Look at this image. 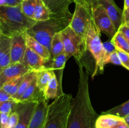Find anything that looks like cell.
I'll return each instance as SVG.
<instances>
[{
  "label": "cell",
  "mask_w": 129,
  "mask_h": 128,
  "mask_svg": "<svg viewBox=\"0 0 129 128\" xmlns=\"http://www.w3.org/2000/svg\"><path fill=\"white\" fill-rule=\"evenodd\" d=\"M54 74V71L45 70V69H41V70L36 71L37 85L40 91L42 92L43 93L47 84L52 77Z\"/></svg>",
  "instance_id": "603a6c76"
},
{
  "label": "cell",
  "mask_w": 129,
  "mask_h": 128,
  "mask_svg": "<svg viewBox=\"0 0 129 128\" xmlns=\"http://www.w3.org/2000/svg\"><path fill=\"white\" fill-rule=\"evenodd\" d=\"M19 120V114L15 110L10 114L7 128H15Z\"/></svg>",
  "instance_id": "1f68e13d"
},
{
  "label": "cell",
  "mask_w": 129,
  "mask_h": 128,
  "mask_svg": "<svg viewBox=\"0 0 129 128\" xmlns=\"http://www.w3.org/2000/svg\"><path fill=\"white\" fill-rule=\"evenodd\" d=\"M37 23L22 12L21 6H0V33L11 38L17 34L26 33Z\"/></svg>",
  "instance_id": "7a4b0ae2"
},
{
  "label": "cell",
  "mask_w": 129,
  "mask_h": 128,
  "mask_svg": "<svg viewBox=\"0 0 129 128\" xmlns=\"http://www.w3.org/2000/svg\"><path fill=\"white\" fill-rule=\"evenodd\" d=\"M45 6L55 17H72L69 7L74 0H42Z\"/></svg>",
  "instance_id": "8fae6325"
},
{
  "label": "cell",
  "mask_w": 129,
  "mask_h": 128,
  "mask_svg": "<svg viewBox=\"0 0 129 128\" xmlns=\"http://www.w3.org/2000/svg\"><path fill=\"white\" fill-rule=\"evenodd\" d=\"M129 8V0H124V8L123 9Z\"/></svg>",
  "instance_id": "b9f144b4"
},
{
  "label": "cell",
  "mask_w": 129,
  "mask_h": 128,
  "mask_svg": "<svg viewBox=\"0 0 129 128\" xmlns=\"http://www.w3.org/2000/svg\"><path fill=\"white\" fill-rule=\"evenodd\" d=\"M28 71H30V69L22 62L11 64L0 74V90L5 84L11 79L20 75H25Z\"/></svg>",
  "instance_id": "4fadbf2b"
},
{
  "label": "cell",
  "mask_w": 129,
  "mask_h": 128,
  "mask_svg": "<svg viewBox=\"0 0 129 128\" xmlns=\"http://www.w3.org/2000/svg\"><path fill=\"white\" fill-rule=\"evenodd\" d=\"M0 128H1V127H0Z\"/></svg>",
  "instance_id": "bcb514c9"
},
{
  "label": "cell",
  "mask_w": 129,
  "mask_h": 128,
  "mask_svg": "<svg viewBox=\"0 0 129 128\" xmlns=\"http://www.w3.org/2000/svg\"><path fill=\"white\" fill-rule=\"evenodd\" d=\"M72 17L51 16L49 20L37 21L26 33L34 38L50 51L51 41L55 34L60 33L70 24Z\"/></svg>",
  "instance_id": "3957f363"
},
{
  "label": "cell",
  "mask_w": 129,
  "mask_h": 128,
  "mask_svg": "<svg viewBox=\"0 0 129 128\" xmlns=\"http://www.w3.org/2000/svg\"><path fill=\"white\" fill-rule=\"evenodd\" d=\"M58 84L57 78L56 74L54 72L52 77L47 85L45 90L44 91V96L47 100L49 99H55L58 96Z\"/></svg>",
  "instance_id": "cb8c5ba5"
},
{
  "label": "cell",
  "mask_w": 129,
  "mask_h": 128,
  "mask_svg": "<svg viewBox=\"0 0 129 128\" xmlns=\"http://www.w3.org/2000/svg\"><path fill=\"white\" fill-rule=\"evenodd\" d=\"M118 31L123 35V36L125 38L126 40L129 42V27L125 25L122 24L118 30Z\"/></svg>",
  "instance_id": "8d00e7d4"
},
{
  "label": "cell",
  "mask_w": 129,
  "mask_h": 128,
  "mask_svg": "<svg viewBox=\"0 0 129 128\" xmlns=\"http://www.w3.org/2000/svg\"><path fill=\"white\" fill-rule=\"evenodd\" d=\"M112 128H129V125L125 122V120H123V121L116 124Z\"/></svg>",
  "instance_id": "60d3db41"
},
{
  "label": "cell",
  "mask_w": 129,
  "mask_h": 128,
  "mask_svg": "<svg viewBox=\"0 0 129 128\" xmlns=\"http://www.w3.org/2000/svg\"><path fill=\"white\" fill-rule=\"evenodd\" d=\"M125 25H127V26H128V27H129V21H128V22H127V23H125Z\"/></svg>",
  "instance_id": "ee69618b"
},
{
  "label": "cell",
  "mask_w": 129,
  "mask_h": 128,
  "mask_svg": "<svg viewBox=\"0 0 129 128\" xmlns=\"http://www.w3.org/2000/svg\"><path fill=\"white\" fill-rule=\"evenodd\" d=\"M100 31L92 20L88 26L86 37L87 50H89L95 61V68L92 77H94L98 72H103L104 67L102 65L103 59V43L101 41Z\"/></svg>",
  "instance_id": "8992f818"
},
{
  "label": "cell",
  "mask_w": 129,
  "mask_h": 128,
  "mask_svg": "<svg viewBox=\"0 0 129 128\" xmlns=\"http://www.w3.org/2000/svg\"><path fill=\"white\" fill-rule=\"evenodd\" d=\"M26 46L31 48L33 51L43 57L44 58L48 60L51 58L50 51L45 47L44 45L31 37L27 33H26Z\"/></svg>",
  "instance_id": "d6986e66"
},
{
  "label": "cell",
  "mask_w": 129,
  "mask_h": 128,
  "mask_svg": "<svg viewBox=\"0 0 129 128\" xmlns=\"http://www.w3.org/2000/svg\"><path fill=\"white\" fill-rule=\"evenodd\" d=\"M74 1H75V0H74ZM78 1H81V2L85 3L86 5H88L90 8L92 6H94V5L98 3V0H78Z\"/></svg>",
  "instance_id": "ab89813d"
},
{
  "label": "cell",
  "mask_w": 129,
  "mask_h": 128,
  "mask_svg": "<svg viewBox=\"0 0 129 128\" xmlns=\"http://www.w3.org/2000/svg\"><path fill=\"white\" fill-rule=\"evenodd\" d=\"M23 75H20V76H18L14 79H11V80L8 82L6 84H5V85L1 89H3L4 91H5L9 95H11L13 99L14 96L17 93Z\"/></svg>",
  "instance_id": "4316f807"
},
{
  "label": "cell",
  "mask_w": 129,
  "mask_h": 128,
  "mask_svg": "<svg viewBox=\"0 0 129 128\" xmlns=\"http://www.w3.org/2000/svg\"><path fill=\"white\" fill-rule=\"evenodd\" d=\"M75 10L69 26L76 33L86 40L89 23L93 20L91 8L84 3L75 0Z\"/></svg>",
  "instance_id": "52a82bcc"
},
{
  "label": "cell",
  "mask_w": 129,
  "mask_h": 128,
  "mask_svg": "<svg viewBox=\"0 0 129 128\" xmlns=\"http://www.w3.org/2000/svg\"><path fill=\"white\" fill-rule=\"evenodd\" d=\"M18 103L14 99L0 102V114L5 113L10 114L12 112L15 111Z\"/></svg>",
  "instance_id": "f546056e"
},
{
  "label": "cell",
  "mask_w": 129,
  "mask_h": 128,
  "mask_svg": "<svg viewBox=\"0 0 129 128\" xmlns=\"http://www.w3.org/2000/svg\"><path fill=\"white\" fill-rule=\"evenodd\" d=\"M38 0H21L20 6L24 15L34 20V14Z\"/></svg>",
  "instance_id": "f1b7e54d"
},
{
  "label": "cell",
  "mask_w": 129,
  "mask_h": 128,
  "mask_svg": "<svg viewBox=\"0 0 129 128\" xmlns=\"http://www.w3.org/2000/svg\"><path fill=\"white\" fill-rule=\"evenodd\" d=\"M69 58V56L67 55L65 51H64L55 57L50 58V59L45 60L42 69L54 71L56 74L58 83L62 84L63 71L67 60Z\"/></svg>",
  "instance_id": "7c38bea8"
},
{
  "label": "cell",
  "mask_w": 129,
  "mask_h": 128,
  "mask_svg": "<svg viewBox=\"0 0 129 128\" xmlns=\"http://www.w3.org/2000/svg\"><path fill=\"white\" fill-rule=\"evenodd\" d=\"M38 102L29 101L18 103L15 110L19 114V120L15 128H28Z\"/></svg>",
  "instance_id": "30bf717a"
},
{
  "label": "cell",
  "mask_w": 129,
  "mask_h": 128,
  "mask_svg": "<svg viewBox=\"0 0 129 128\" xmlns=\"http://www.w3.org/2000/svg\"><path fill=\"white\" fill-rule=\"evenodd\" d=\"M123 119H124V120L125 121V122L129 125V115H127V116H126L125 117L123 118Z\"/></svg>",
  "instance_id": "7bdbcfd3"
},
{
  "label": "cell",
  "mask_w": 129,
  "mask_h": 128,
  "mask_svg": "<svg viewBox=\"0 0 129 128\" xmlns=\"http://www.w3.org/2000/svg\"><path fill=\"white\" fill-rule=\"evenodd\" d=\"M11 38L1 35L0 36V74L11 65L10 58Z\"/></svg>",
  "instance_id": "e0dca14e"
},
{
  "label": "cell",
  "mask_w": 129,
  "mask_h": 128,
  "mask_svg": "<svg viewBox=\"0 0 129 128\" xmlns=\"http://www.w3.org/2000/svg\"><path fill=\"white\" fill-rule=\"evenodd\" d=\"M47 100H40L34 111L28 128H44L48 110Z\"/></svg>",
  "instance_id": "5bb4252c"
},
{
  "label": "cell",
  "mask_w": 129,
  "mask_h": 128,
  "mask_svg": "<svg viewBox=\"0 0 129 128\" xmlns=\"http://www.w3.org/2000/svg\"><path fill=\"white\" fill-rule=\"evenodd\" d=\"M51 13L45 6L42 0H38L34 14V20L36 21H44L51 18Z\"/></svg>",
  "instance_id": "7402d4cb"
},
{
  "label": "cell",
  "mask_w": 129,
  "mask_h": 128,
  "mask_svg": "<svg viewBox=\"0 0 129 128\" xmlns=\"http://www.w3.org/2000/svg\"><path fill=\"white\" fill-rule=\"evenodd\" d=\"M9 117H10V114H5V113L0 114V127L7 128Z\"/></svg>",
  "instance_id": "e575fe53"
},
{
  "label": "cell",
  "mask_w": 129,
  "mask_h": 128,
  "mask_svg": "<svg viewBox=\"0 0 129 128\" xmlns=\"http://www.w3.org/2000/svg\"><path fill=\"white\" fill-rule=\"evenodd\" d=\"M26 33L17 34L11 38L10 58L11 64L21 63L26 49Z\"/></svg>",
  "instance_id": "9c48e42d"
},
{
  "label": "cell",
  "mask_w": 129,
  "mask_h": 128,
  "mask_svg": "<svg viewBox=\"0 0 129 128\" xmlns=\"http://www.w3.org/2000/svg\"><path fill=\"white\" fill-rule=\"evenodd\" d=\"M103 59H102V65L104 67L105 61L107 58L112 53L117 51V48L115 46L114 44L111 41V40L103 43Z\"/></svg>",
  "instance_id": "4dcf8cb0"
},
{
  "label": "cell",
  "mask_w": 129,
  "mask_h": 128,
  "mask_svg": "<svg viewBox=\"0 0 129 128\" xmlns=\"http://www.w3.org/2000/svg\"><path fill=\"white\" fill-rule=\"evenodd\" d=\"M113 63L116 65H122V63H121L120 58L118 56L117 51H115L113 52V53L111 54L107 58V60L105 61V65H106L108 63Z\"/></svg>",
  "instance_id": "d6a6232c"
},
{
  "label": "cell",
  "mask_w": 129,
  "mask_h": 128,
  "mask_svg": "<svg viewBox=\"0 0 129 128\" xmlns=\"http://www.w3.org/2000/svg\"><path fill=\"white\" fill-rule=\"evenodd\" d=\"M73 98L64 93L58 96L48 106L44 128H67Z\"/></svg>",
  "instance_id": "277c9868"
},
{
  "label": "cell",
  "mask_w": 129,
  "mask_h": 128,
  "mask_svg": "<svg viewBox=\"0 0 129 128\" xmlns=\"http://www.w3.org/2000/svg\"><path fill=\"white\" fill-rule=\"evenodd\" d=\"M21 0H0V6H18Z\"/></svg>",
  "instance_id": "d590c367"
},
{
  "label": "cell",
  "mask_w": 129,
  "mask_h": 128,
  "mask_svg": "<svg viewBox=\"0 0 129 128\" xmlns=\"http://www.w3.org/2000/svg\"><path fill=\"white\" fill-rule=\"evenodd\" d=\"M124 120L123 118L112 114H105L98 117L96 121V128H112L118 123Z\"/></svg>",
  "instance_id": "ffe728a7"
},
{
  "label": "cell",
  "mask_w": 129,
  "mask_h": 128,
  "mask_svg": "<svg viewBox=\"0 0 129 128\" xmlns=\"http://www.w3.org/2000/svg\"><path fill=\"white\" fill-rule=\"evenodd\" d=\"M45 60L46 59L42 57L28 46H26L22 63L26 65L30 70L36 72L42 69Z\"/></svg>",
  "instance_id": "2e32d148"
},
{
  "label": "cell",
  "mask_w": 129,
  "mask_h": 128,
  "mask_svg": "<svg viewBox=\"0 0 129 128\" xmlns=\"http://www.w3.org/2000/svg\"><path fill=\"white\" fill-rule=\"evenodd\" d=\"M78 63L79 75L78 92L72 102L67 128H96L98 115L91 100L89 74L80 61Z\"/></svg>",
  "instance_id": "6da1fadb"
},
{
  "label": "cell",
  "mask_w": 129,
  "mask_h": 128,
  "mask_svg": "<svg viewBox=\"0 0 129 128\" xmlns=\"http://www.w3.org/2000/svg\"><path fill=\"white\" fill-rule=\"evenodd\" d=\"M117 51L122 63V65L129 70V55L120 50H117Z\"/></svg>",
  "instance_id": "836d02e7"
},
{
  "label": "cell",
  "mask_w": 129,
  "mask_h": 128,
  "mask_svg": "<svg viewBox=\"0 0 129 128\" xmlns=\"http://www.w3.org/2000/svg\"><path fill=\"white\" fill-rule=\"evenodd\" d=\"M129 21V8L123 10L122 14V24H125Z\"/></svg>",
  "instance_id": "f35d334b"
},
{
  "label": "cell",
  "mask_w": 129,
  "mask_h": 128,
  "mask_svg": "<svg viewBox=\"0 0 129 128\" xmlns=\"http://www.w3.org/2000/svg\"><path fill=\"white\" fill-rule=\"evenodd\" d=\"M92 18L96 26L100 33H103L112 39L117 30L113 22L107 15L103 6L99 3L94 5L91 8Z\"/></svg>",
  "instance_id": "ba28073f"
},
{
  "label": "cell",
  "mask_w": 129,
  "mask_h": 128,
  "mask_svg": "<svg viewBox=\"0 0 129 128\" xmlns=\"http://www.w3.org/2000/svg\"><path fill=\"white\" fill-rule=\"evenodd\" d=\"M50 51L51 54V58L55 57L64 51V44L60 33L55 34L53 37L51 41Z\"/></svg>",
  "instance_id": "484cf974"
},
{
  "label": "cell",
  "mask_w": 129,
  "mask_h": 128,
  "mask_svg": "<svg viewBox=\"0 0 129 128\" xmlns=\"http://www.w3.org/2000/svg\"><path fill=\"white\" fill-rule=\"evenodd\" d=\"M11 99H13V97L11 95H9L5 91H4L3 89L0 90V102L6 101V100H11Z\"/></svg>",
  "instance_id": "74e56055"
},
{
  "label": "cell",
  "mask_w": 129,
  "mask_h": 128,
  "mask_svg": "<svg viewBox=\"0 0 129 128\" xmlns=\"http://www.w3.org/2000/svg\"><path fill=\"white\" fill-rule=\"evenodd\" d=\"M102 114H112L120 117L124 118L129 115V100L122 104L109 109L106 112H103Z\"/></svg>",
  "instance_id": "83f0119b"
},
{
  "label": "cell",
  "mask_w": 129,
  "mask_h": 128,
  "mask_svg": "<svg viewBox=\"0 0 129 128\" xmlns=\"http://www.w3.org/2000/svg\"><path fill=\"white\" fill-rule=\"evenodd\" d=\"M35 77H36V72L32 71V70H30L23 75L17 93L13 97L14 100L18 102L20 97L22 96L26 89L31 84V83L35 79Z\"/></svg>",
  "instance_id": "44dd1931"
},
{
  "label": "cell",
  "mask_w": 129,
  "mask_h": 128,
  "mask_svg": "<svg viewBox=\"0 0 129 128\" xmlns=\"http://www.w3.org/2000/svg\"><path fill=\"white\" fill-rule=\"evenodd\" d=\"M44 99H45L44 93L40 91V89L38 88L36 82V77H35L31 84L26 89L22 96L20 97L18 102L29 101L39 102Z\"/></svg>",
  "instance_id": "ac0fdd59"
},
{
  "label": "cell",
  "mask_w": 129,
  "mask_h": 128,
  "mask_svg": "<svg viewBox=\"0 0 129 128\" xmlns=\"http://www.w3.org/2000/svg\"><path fill=\"white\" fill-rule=\"evenodd\" d=\"M64 44V51L69 58L74 56L79 61L87 51L86 40L68 26L60 32Z\"/></svg>",
  "instance_id": "5b68a950"
},
{
  "label": "cell",
  "mask_w": 129,
  "mask_h": 128,
  "mask_svg": "<svg viewBox=\"0 0 129 128\" xmlns=\"http://www.w3.org/2000/svg\"><path fill=\"white\" fill-rule=\"evenodd\" d=\"M110 40L114 44L117 50L123 51L129 55V42L120 31H117Z\"/></svg>",
  "instance_id": "d4e9b609"
},
{
  "label": "cell",
  "mask_w": 129,
  "mask_h": 128,
  "mask_svg": "<svg viewBox=\"0 0 129 128\" xmlns=\"http://www.w3.org/2000/svg\"><path fill=\"white\" fill-rule=\"evenodd\" d=\"M0 36H1V33H0Z\"/></svg>",
  "instance_id": "f6af8a7d"
},
{
  "label": "cell",
  "mask_w": 129,
  "mask_h": 128,
  "mask_svg": "<svg viewBox=\"0 0 129 128\" xmlns=\"http://www.w3.org/2000/svg\"><path fill=\"white\" fill-rule=\"evenodd\" d=\"M98 3L103 6L107 15L113 22L116 30L118 31L122 24L123 10L118 7L114 0H98Z\"/></svg>",
  "instance_id": "9a60e30c"
}]
</instances>
